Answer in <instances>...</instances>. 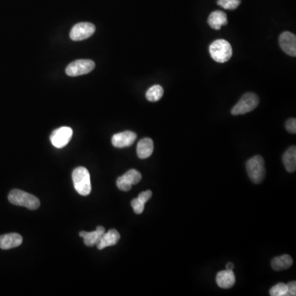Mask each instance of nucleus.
I'll list each match as a JSON object with an SVG mask.
<instances>
[{
	"label": "nucleus",
	"mask_w": 296,
	"mask_h": 296,
	"mask_svg": "<svg viewBox=\"0 0 296 296\" xmlns=\"http://www.w3.org/2000/svg\"><path fill=\"white\" fill-rule=\"evenodd\" d=\"M142 174L139 170H129L127 171L124 175L119 177L116 181L118 189L122 190V191H129L131 189L132 186L134 184H139L141 181Z\"/></svg>",
	"instance_id": "nucleus-9"
},
{
	"label": "nucleus",
	"mask_w": 296,
	"mask_h": 296,
	"mask_svg": "<svg viewBox=\"0 0 296 296\" xmlns=\"http://www.w3.org/2000/svg\"><path fill=\"white\" fill-rule=\"evenodd\" d=\"M280 46L287 55L296 57V36L290 31H284L280 35Z\"/></svg>",
	"instance_id": "nucleus-10"
},
{
	"label": "nucleus",
	"mask_w": 296,
	"mask_h": 296,
	"mask_svg": "<svg viewBox=\"0 0 296 296\" xmlns=\"http://www.w3.org/2000/svg\"><path fill=\"white\" fill-rule=\"evenodd\" d=\"M8 201L13 205L24 207L30 210H36L41 205L40 200L36 197L19 189H12L10 192Z\"/></svg>",
	"instance_id": "nucleus-1"
},
{
	"label": "nucleus",
	"mask_w": 296,
	"mask_h": 296,
	"mask_svg": "<svg viewBox=\"0 0 296 296\" xmlns=\"http://www.w3.org/2000/svg\"><path fill=\"white\" fill-rule=\"evenodd\" d=\"M233 268H234V264L232 263H228L226 264V269L228 270H233Z\"/></svg>",
	"instance_id": "nucleus-26"
},
{
	"label": "nucleus",
	"mask_w": 296,
	"mask_h": 296,
	"mask_svg": "<svg viewBox=\"0 0 296 296\" xmlns=\"http://www.w3.org/2000/svg\"><path fill=\"white\" fill-rule=\"evenodd\" d=\"M22 244V237L17 233L2 234L0 236V248L11 249L17 248Z\"/></svg>",
	"instance_id": "nucleus-12"
},
{
	"label": "nucleus",
	"mask_w": 296,
	"mask_h": 296,
	"mask_svg": "<svg viewBox=\"0 0 296 296\" xmlns=\"http://www.w3.org/2000/svg\"><path fill=\"white\" fill-rule=\"evenodd\" d=\"M137 134L132 131H124L116 134L112 137L111 142L113 146L117 148H124L130 147L136 140Z\"/></svg>",
	"instance_id": "nucleus-11"
},
{
	"label": "nucleus",
	"mask_w": 296,
	"mask_h": 296,
	"mask_svg": "<svg viewBox=\"0 0 296 296\" xmlns=\"http://www.w3.org/2000/svg\"><path fill=\"white\" fill-rule=\"evenodd\" d=\"M209 52L214 61L218 63L229 61L233 55L231 45L223 39L213 41L209 46Z\"/></svg>",
	"instance_id": "nucleus-3"
},
{
	"label": "nucleus",
	"mask_w": 296,
	"mask_h": 296,
	"mask_svg": "<svg viewBox=\"0 0 296 296\" xmlns=\"http://www.w3.org/2000/svg\"><path fill=\"white\" fill-rule=\"evenodd\" d=\"M73 137V129L70 127H61L53 132L50 141L56 148H65L69 144Z\"/></svg>",
	"instance_id": "nucleus-8"
},
{
	"label": "nucleus",
	"mask_w": 296,
	"mask_h": 296,
	"mask_svg": "<svg viewBox=\"0 0 296 296\" xmlns=\"http://www.w3.org/2000/svg\"><path fill=\"white\" fill-rule=\"evenodd\" d=\"M247 172L254 184H260L266 174L265 162L261 155H255L246 163Z\"/></svg>",
	"instance_id": "nucleus-4"
},
{
	"label": "nucleus",
	"mask_w": 296,
	"mask_h": 296,
	"mask_svg": "<svg viewBox=\"0 0 296 296\" xmlns=\"http://www.w3.org/2000/svg\"><path fill=\"white\" fill-rule=\"evenodd\" d=\"M145 204H146V203L142 200L141 198H139V197L134 198L131 202L132 208H133L134 213L136 214H142L144 213Z\"/></svg>",
	"instance_id": "nucleus-23"
},
{
	"label": "nucleus",
	"mask_w": 296,
	"mask_h": 296,
	"mask_svg": "<svg viewBox=\"0 0 296 296\" xmlns=\"http://www.w3.org/2000/svg\"><path fill=\"white\" fill-rule=\"evenodd\" d=\"M120 239V234L119 232L115 229H111L106 233H104L102 236L100 238V241L97 245V248L99 250H101L103 248L106 247L113 246L117 244Z\"/></svg>",
	"instance_id": "nucleus-14"
},
{
	"label": "nucleus",
	"mask_w": 296,
	"mask_h": 296,
	"mask_svg": "<svg viewBox=\"0 0 296 296\" xmlns=\"http://www.w3.org/2000/svg\"><path fill=\"white\" fill-rule=\"evenodd\" d=\"M293 264V259L288 254L276 257L272 260V268L275 271L287 270Z\"/></svg>",
	"instance_id": "nucleus-19"
},
{
	"label": "nucleus",
	"mask_w": 296,
	"mask_h": 296,
	"mask_svg": "<svg viewBox=\"0 0 296 296\" xmlns=\"http://www.w3.org/2000/svg\"><path fill=\"white\" fill-rule=\"evenodd\" d=\"M105 232V229L104 227L97 226L96 230H94V231H81L79 233V235H80V237L83 238L85 245L91 247L98 244L100 238Z\"/></svg>",
	"instance_id": "nucleus-13"
},
{
	"label": "nucleus",
	"mask_w": 296,
	"mask_h": 296,
	"mask_svg": "<svg viewBox=\"0 0 296 296\" xmlns=\"http://www.w3.org/2000/svg\"><path fill=\"white\" fill-rule=\"evenodd\" d=\"M95 63L91 60H77L66 68V74L70 76H77L91 73L95 69Z\"/></svg>",
	"instance_id": "nucleus-6"
},
{
	"label": "nucleus",
	"mask_w": 296,
	"mask_h": 296,
	"mask_svg": "<svg viewBox=\"0 0 296 296\" xmlns=\"http://www.w3.org/2000/svg\"><path fill=\"white\" fill-rule=\"evenodd\" d=\"M270 296H287V285L285 283H278L272 287L270 290Z\"/></svg>",
	"instance_id": "nucleus-21"
},
{
	"label": "nucleus",
	"mask_w": 296,
	"mask_h": 296,
	"mask_svg": "<svg viewBox=\"0 0 296 296\" xmlns=\"http://www.w3.org/2000/svg\"><path fill=\"white\" fill-rule=\"evenodd\" d=\"M296 296V282H291L287 284V296Z\"/></svg>",
	"instance_id": "nucleus-25"
},
{
	"label": "nucleus",
	"mask_w": 296,
	"mask_h": 296,
	"mask_svg": "<svg viewBox=\"0 0 296 296\" xmlns=\"http://www.w3.org/2000/svg\"><path fill=\"white\" fill-rule=\"evenodd\" d=\"M164 94L163 87L160 85H154L148 89L146 93V97L150 102H156L160 100Z\"/></svg>",
	"instance_id": "nucleus-20"
},
{
	"label": "nucleus",
	"mask_w": 296,
	"mask_h": 296,
	"mask_svg": "<svg viewBox=\"0 0 296 296\" xmlns=\"http://www.w3.org/2000/svg\"><path fill=\"white\" fill-rule=\"evenodd\" d=\"M154 150V144L151 139L145 138L139 142L137 146V154L140 159L150 157Z\"/></svg>",
	"instance_id": "nucleus-16"
},
{
	"label": "nucleus",
	"mask_w": 296,
	"mask_h": 296,
	"mask_svg": "<svg viewBox=\"0 0 296 296\" xmlns=\"http://www.w3.org/2000/svg\"><path fill=\"white\" fill-rule=\"evenodd\" d=\"M73 181L74 188L79 194L87 196L91 191V178L87 169L77 167L73 172Z\"/></svg>",
	"instance_id": "nucleus-2"
},
{
	"label": "nucleus",
	"mask_w": 296,
	"mask_h": 296,
	"mask_svg": "<svg viewBox=\"0 0 296 296\" xmlns=\"http://www.w3.org/2000/svg\"><path fill=\"white\" fill-rule=\"evenodd\" d=\"M96 31V27L90 22L77 23L70 31V38L74 41H80L91 37Z\"/></svg>",
	"instance_id": "nucleus-7"
},
{
	"label": "nucleus",
	"mask_w": 296,
	"mask_h": 296,
	"mask_svg": "<svg viewBox=\"0 0 296 296\" xmlns=\"http://www.w3.org/2000/svg\"><path fill=\"white\" fill-rule=\"evenodd\" d=\"M240 3L241 0H218V4L224 9H236Z\"/></svg>",
	"instance_id": "nucleus-22"
},
{
	"label": "nucleus",
	"mask_w": 296,
	"mask_h": 296,
	"mask_svg": "<svg viewBox=\"0 0 296 296\" xmlns=\"http://www.w3.org/2000/svg\"><path fill=\"white\" fill-rule=\"evenodd\" d=\"M216 281L218 287L223 289H229L231 288L235 283V276L233 271L226 269L218 272L216 277Z\"/></svg>",
	"instance_id": "nucleus-15"
},
{
	"label": "nucleus",
	"mask_w": 296,
	"mask_h": 296,
	"mask_svg": "<svg viewBox=\"0 0 296 296\" xmlns=\"http://www.w3.org/2000/svg\"><path fill=\"white\" fill-rule=\"evenodd\" d=\"M259 98L255 93L248 92L242 96L239 102L232 108L231 114L233 115H244L251 112L258 107Z\"/></svg>",
	"instance_id": "nucleus-5"
},
{
	"label": "nucleus",
	"mask_w": 296,
	"mask_h": 296,
	"mask_svg": "<svg viewBox=\"0 0 296 296\" xmlns=\"http://www.w3.org/2000/svg\"><path fill=\"white\" fill-rule=\"evenodd\" d=\"M286 129L291 134H296V120L295 118H292V119L287 120V123H286Z\"/></svg>",
	"instance_id": "nucleus-24"
},
{
	"label": "nucleus",
	"mask_w": 296,
	"mask_h": 296,
	"mask_svg": "<svg viewBox=\"0 0 296 296\" xmlns=\"http://www.w3.org/2000/svg\"><path fill=\"white\" fill-rule=\"evenodd\" d=\"M208 25L213 29L220 30L222 26H224L228 23L227 15L224 12L217 10L212 12L208 19Z\"/></svg>",
	"instance_id": "nucleus-17"
},
{
	"label": "nucleus",
	"mask_w": 296,
	"mask_h": 296,
	"mask_svg": "<svg viewBox=\"0 0 296 296\" xmlns=\"http://www.w3.org/2000/svg\"><path fill=\"white\" fill-rule=\"evenodd\" d=\"M282 161L284 164L285 167L287 171L290 173H293L296 170V146H292L287 149V151L284 153Z\"/></svg>",
	"instance_id": "nucleus-18"
}]
</instances>
